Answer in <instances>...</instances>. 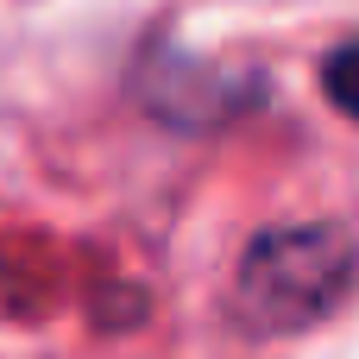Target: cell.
<instances>
[{
  "instance_id": "cell-1",
  "label": "cell",
  "mask_w": 359,
  "mask_h": 359,
  "mask_svg": "<svg viewBox=\"0 0 359 359\" xmlns=\"http://www.w3.org/2000/svg\"><path fill=\"white\" fill-rule=\"evenodd\" d=\"M353 290V240L328 221L271 227L240 252L233 271V316L252 334H297L341 309Z\"/></svg>"
},
{
  "instance_id": "cell-2",
  "label": "cell",
  "mask_w": 359,
  "mask_h": 359,
  "mask_svg": "<svg viewBox=\"0 0 359 359\" xmlns=\"http://www.w3.org/2000/svg\"><path fill=\"white\" fill-rule=\"evenodd\" d=\"M259 82L246 76H221V69H196L177 50H151V63H139V101L151 114H164L170 126H221L227 114H240L252 101Z\"/></svg>"
},
{
  "instance_id": "cell-3",
  "label": "cell",
  "mask_w": 359,
  "mask_h": 359,
  "mask_svg": "<svg viewBox=\"0 0 359 359\" xmlns=\"http://www.w3.org/2000/svg\"><path fill=\"white\" fill-rule=\"evenodd\" d=\"M322 88H328V101H334L347 120H359V38L341 44V50L322 63Z\"/></svg>"
}]
</instances>
